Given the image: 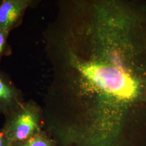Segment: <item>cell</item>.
Instances as JSON below:
<instances>
[{"mask_svg":"<svg viewBox=\"0 0 146 146\" xmlns=\"http://www.w3.org/2000/svg\"><path fill=\"white\" fill-rule=\"evenodd\" d=\"M58 4L45 129L60 146H146V1Z\"/></svg>","mask_w":146,"mask_h":146,"instance_id":"6da1fadb","label":"cell"},{"mask_svg":"<svg viewBox=\"0 0 146 146\" xmlns=\"http://www.w3.org/2000/svg\"><path fill=\"white\" fill-rule=\"evenodd\" d=\"M5 118L2 128L11 146L44 129L43 108L33 100L25 101Z\"/></svg>","mask_w":146,"mask_h":146,"instance_id":"7a4b0ae2","label":"cell"},{"mask_svg":"<svg viewBox=\"0 0 146 146\" xmlns=\"http://www.w3.org/2000/svg\"><path fill=\"white\" fill-rule=\"evenodd\" d=\"M37 0H1L0 2V29L10 33L20 26L27 10L35 7Z\"/></svg>","mask_w":146,"mask_h":146,"instance_id":"3957f363","label":"cell"},{"mask_svg":"<svg viewBox=\"0 0 146 146\" xmlns=\"http://www.w3.org/2000/svg\"><path fill=\"white\" fill-rule=\"evenodd\" d=\"M25 101L22 92L7 74L0 71V115H8Z\"/></svg>","mask_w":146,"mask_h":146,"instance_id":"277c9868","label":"cell"},{"mask_svg":"<svg viewBox=\"0 0 146 146\" xmlns=\"http://www.w3.org/2000/svg\"><path fill=\"white\" fill-rule=\"evenodd\" d=\"M12 146H56L52 137L44 129L38 131L30 139Z\"/></svg>","mask_w":146,"mask_h":146,"instance_id":"5b68a950","label":"cell"},{"mask_svg":"<svg viewBox=\"0 0 146 146\" xmlns=\"http://www.w3.org/2000/svg\"><path fill=\"white\" fill-rule=\"evenodd\" d=\"M9 32L0 29V62L5 56L11 54V48L8 43Z\"/></svg>","mask_w":146,"mask_h":146,"instance_id":"8992f818","label":"cell"},{"mask_svg":"<svg viewBox=\"0 0 146 146\" xmlns=\"http://www.w3.org/2000/svg\"><path fill=\"white\" fill-rule=\"evenodd\" d=\"M0 146H11L2 128H0Z\"/></svg>","mask_w":146,"mask_h":146,"instance_id":"52a82bcc","label":"cell"},{"mask_svg":"<svg viewBox=\"0 0 146 146\" xmlns=\"http://www.w3.org/2000/svg\"><path fill=\"white\" fill-rule=\"evenodd\" d=\"M1 0H0V2H1Z\"/></svg>","mask_w":146,"mask_h":146,"instance_id":"ba28073f","label":"cell"}]
</instances>
